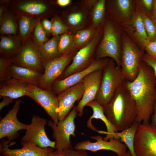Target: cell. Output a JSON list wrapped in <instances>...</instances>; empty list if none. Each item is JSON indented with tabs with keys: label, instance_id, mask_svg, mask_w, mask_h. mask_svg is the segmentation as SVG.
I'll list each match as a JSON object with an SVG mask.
<instances>
[{
	"label": "cell",
	"instance_id": "cell-1",
	"mask_svg": "<svg viewBox=\"0 0 156 156\" xmlns=\"http://www.w3.org/2000/svg\"><path fill=\"white\" fill-rule=\"evenodd\" d=\"M126 81L136 106L135 121L140 124L149 123L156 102V78L153 69L142 61L136 78L131 82Z\"/></svg>",
	"mask_w": 156,
	"mask_h": 156
},
{
	"label": "cell",
	"instance_id": "cell-2",
	"mask_svg": "<svg viewBox=\"0 0 156 156\" xmlns=\"http://www.w3.org/2000/svg\"><path fill=\"white\" fill-rule=\"evenodd\" d=\"M103 110L105 116L118 132L128 128L135 121L136 106L127 87L126 80L103 107Z\"/></svg>",
	"mask_w": 156,
	"mask_h": 156
},
{
	"label": "cell",
	"instance_id": "cell-3",
	"mask_svg": "<svg viewBox=\"0 0 156 156\" xmlns=\"http://www.w3.org/2000/svg\"><path fill=\"white\" fill-rule=\"evenodd\" d=\"M122 29L108 18L103 22L102 37L96 50L94 59L109 57L120 68Z\"/></svg>",
	"mask_w": 156,
	"mask_h": 156
},
{
	"label": "cell",
	"instance_id": "cell-4",
	"mask_svg": "<svg viewBox=\"0 0 156 156\" xmlns=\"http://www.w3.org/2000/svg\"><path fill=\"white\" fill-rule=\"evenodd\" d=\"M145 53L123 31L120 69L126 81L131 82L136 78L140 64Z\"/></svg>",
	"mask_w": 156,
	"mask_h": 156
},
{
	"label": "cell",
	"instance_id": "cell-5",
	"mask_svg": "<svg viewBox=\"0 0 156 156\" xmlns=\"http://www.w3.org/2000/svg\"><path fill=\"white\" fill-rule=\"evenodd\" d=\"M103 23L97 28L92 39L77 52L71 63L57 79H62L76 73L86 69L94 60L97 47L102 37Z\"/></svg>",
	"mask_w": 156,
	"mask_h": 156
},
{
	"label": "cell",
	"instance_id": "cell-6",
	"mask_svg": "<svg viewBox=\"0 0 156 156\" xmlns=\"http://www.w3.org/2000/svg\"><path fill=\"white\" fill-rule=\"evenodd\" d=\"M125 80L121 69L117 67L113 59H109L103 69L102 79L95 100L104 107Z\"/></svg>",
	"mask_w": 156,
	"mask_h": 156
},
{
	"label": "cell",
	"instance_id": "cell-7",
	"mask_svg": "<svg viewBox=\"0 0 156 156\" xmlns=\"http://www.w3.org/2000/svg\"><path fill=\"white\" fill-rule=\"evenodd\" d=\"M77 115L75 106L64 120L59 121L57 125L52 120L47 122L48 126L53 130L52 136L55 140L56 150H63L72 147L70 138L71 135L76 136L74 120Z\"/></svg>",
	"mask_w": 156,
	"mask_h": 156
},
{
	"label": "cell",
	"instance_id": "cell-8",
	"mask_svg": "<svg viewBox=\"0 0 156 156\" xmlns=\"http://www.w3.org/2000/svg\"><path fill=\"white\" fill-rule=\"evenodd\" d=\"M79 50L75 48L45 64L44 71L38 87L42 89L51 90V88L53 83L58 79L71 63Z\"/></svg>",
	"mask_w": 156,
	"mask_h": 156
},
{
	"label": "cell",
	"instance_id": "cell-9",
	"mask_svg": "<svg viewBox=\"0 0 156 156\" xmlns=\"http://www.w3.org/2000/svg\"><path fill=\"white\" fill-rule=\"evenodd\" d=\"M47 120L33 115L30 123L25 129V134L22 138L21 144L33 143L41 148L51 147L55 149L56 142L48 137L45 129Z\"/></svg>",
	"mask_w": 156,
	"mask_h": 156
},
{
	"label": "cell",
	"instance_id": "cell-10",
	"mask_svg": "<svg viewBox=\"0 0 156 156\" xmlns=\"http://www.w3.org/2000/svg\"><path fill=\"white\" fill-rule=\"evenodd\" d=\"M134 148L136 156H156V127L140 124L135 136Z\"/></svg>",
	"mask_w": 156,
	"mask_h": 156
},
{
	"label": "cell",
	"instance_id": "cell-11",
	"mask_svg": "<svg viewBox=\"0 0 156 156\" xmlns=\"http://www.w3.org/2000/svg\"><path fill=\"white\" fill-rule=\"evenodd\" d=\"M86 106L91 107L93 112L87 122V127L99 133L106 134L103 138L105 141L114 138V134L118 131L105 116L103 107L95 100L90 102Z\"/></svg>",
	"mask_w": 156,
	"mask_h": 156
},
{
	"label": "cell",
	"instance_id": "cell-12",
	"mask_svg": "<svg viewBox=\"0 0 156 156\" xmlns=\"http://www.w3.org/2000/svg\"><path fill=\"white\" fill-rule=\"evenodd\" d=\"M27 96L40 105L55 124H58L59 121L56 112L58 106L57 95L51 90L42 89L38 86L30 84Z\"/></svg>",
	"mask_w": 156,
	"mask_h": 156
},
{
	"label": "cell",
	"instance_id": "cell-13",
	"mask_svg": "<svg viewBox=\"0 0 156 156\" xmlns=\"http://www.w3.org/2000/svg\"><path fill=\"white\" fill-rule=\"evenodd\" d=\"M109 59H94L90 66L83 71L71 75L62 79H57L53 83L51 90L56 95L81 82L88 74L94 71L103 69Z\"/></svg>",
	"mask_w": 156,
	"mask_h": 156
},
{
	"label": "cell",
	"instance_id": "cell-14",
	"mask_svg": "<svg viewBox=\"0 0 156 156\" xmlns=\"http://www.w3.org/2000/svg\"><path fill=\"white\" fill-rule=\"evenodd\" d=\"M13 64L42 74L44 71V64L38 48L30 41H28L21 48Z\"/></svg>",
	"mask_w": 156,
	"mask_h": 156
},
{
	"label": "cell",
	"instance_id": "cell-15",
	"mask_svg": "<svg viewBox=\"0 0 156 156\" xmlns=\"http://www.w3.org/2000/svg\"><path fill=\"white\" fill-rule=\"evenodd\" d=\"M90 138L96 141L91 142L88 140L83 141L76 143L73 148L75 150H83L93 152L109 150L116 153L117 155H123L127 152L126 146L120 139L112 138L107 141L100 135L91 136Z\"/></svg>",
	"mask_w": 156,
	"mask_h": 156
},
{
	"label": "cell",
	"instance_id": "cell-16",
	"mask_svg": "<svg viewBox=\"0 0 156 156\" xmlns=\"http://www.w3.org/2000/svg\"><path fill=\"white\" fill-rule=\"evenodd\" d=\"M90 10L81 2L71 5L64 14V18L70 31H76L88 27L91 19Z\"/></svg>",
	"mask_w": 156,
	"mask_h": 156
},
{
	"label": "cell",
	"instance_id": "cell-17",
	"mask_svg": "<svg viewBox=\"0 0 156 156\" xmlns=\"http://www.w3.org/2000/svg\"><path fill=\"white\" fill-rule=\"evenodd\" d=\"M84 92L81 81L57 96L58 106L56 112L59 121L63 120L68 115L75 103L81 99Z\"/></svg>",
	"mask_w": 156,
	"mask_h": 156
},
{
	"label": "cell",
	"instance_id": "cell-18",
	"mask_svg": "<svg viewBox=\"0 0 156 156\" xmlns=\"http://www.w3.org/2000/svg\"><path fill=\"white\" fill-rule=\"evenodd\" d=\"M107 5L109 18L121 28L131 20L135 12V1H109Z\"/></svg>",
	"mask_w": 156,
	"mask_h": 156
},
{
	"label": "cell",
	"instance_id": "cell-19",
	"mask_svg": "<svg viewBox=\"0 0 156 156\" xmlns=\"http://www.w3.org/2000/svg\"><path fill=\"white\" fill-rule=\"evenodd\" d=\"M103 69L92 72L87 75L81 81L84 92L83 96L75 106L77 114L82 117L84 107L90 102L95 100L100 85Z\"/></svg>",
	"mask_w": 156,
	"mask_h": 156
},
{
	"label": "cell",
	"instance_id": "cell-20",
	"mask_svg": "<svg viewBox=\"0 0 156 156\" xmlns=\"http://www.w3.org/2000/svg\"><path fill=\"white\" fill-rule=\"evenodd\" d=\"M22 101L17 100L12 109L1 120L0 122V139L7 137L11 140L15 137H17V131L25 129L27 125L22 123L17 119V114Z\"/></svg>",
	"mask_w": 156,
	"mask_h": 156
},
{
	"label": "cell",
	"instance_id": "cell-21",
	"mask_svg": "<svg viewBox=\"0 0 156 156\" xmlns=\"http://www.w3.org/2000/svg\"><path fill=\"white\" fill-rule=\"evenodd\" d=\"M122 29L138 47L144 52L146 47L150 41L141 15L138 11L135 10L130 20Z\"/></svg>",
	"mask_w": 156,
	"mask_h": 156
},
{
	"label": "cell",
	"instance_id": "cell-22",
	"mask_svg": "<svg viewBox=\"0 0 156 156\" xmlns=\"http://www.w3.org/2000/svg\"><path fill=\"white\" fill-rule=\"evenodd\" d=\"M10 140H3L0 144V153L3 156H48L53 151L52 148H40L34 144L26 143L21 144L20 148L10 149L8 145Z\"/></svg>",
	"mask_w": 156,
	"mask_h": 156
},
{
	"label": "cell",
	"instance_id": "cell-23",
	"mask_svg": "<svg viewBox=\"0 0 156 156\" xmlns=\"http://www.w3.org/2000/svg\"><path fill=\"white\" fill-rule=\"evenodd\" d=\"M0 95L13 100L27 96L30 84L12 78L5 79L0 83Z\"/></svg>",
	"mask_w": 156,
	"mask_h": 156
},
{
	"label": "cell",
	"instance_id": "cell-24",
	"mask_svg": "<svg viewBox=\"0 0 156 156\" xmlns=\"http://www.w3.org/2000/svg\"><path fill=\"white\" fill-rule=\"evenodd\" d=\"M42 74L33 70L12 64L7 73V79L12 78L38 86Z\"/></svg>",
	"mask_w": 156,
	"mask_h": 156
},
{
	"label": "cell",
	"instance_id": "cell-25",
	"mask_svg": "<svg viewBox=\"0 0 156 156\" xmlns=\"http://www.w3.org/2000/svg\"><path fill=\"white\" fill-rule=\"evenodd\" d=\"M140 123L135 121L128 128L114 134V138L120 139L124 143L132 156H136L134 148V142L136 132Z\"/></svg>",
	"mask_w": 156,
	"mask_h": 156
},
{
	"label": "cell",
	"instance_id": "cell-26",
	"mask_svg": "<svg viewBox=\"0 0 156 156\" xmlns=\"http://www.w3.org/2000/svg\"><path fill=\"white\" fill-rule=\"evenodd\" d=\"M60 36H53L42 45L38 47L44 64L60 56L58 51Z\"/></svg>",
	"mask_w": 156,
	"mask_h": 156
},
{
	"label": "cell",
	"instance_id": "cell-27",
	"mask_svg": "<svg viewBox=\"0 0 156 156\" xmlns=\"http://www.w3.org/2000/svg\"><path fill=\"white\" fill-rule=\"evenodd\" d=\"M135 9L141 15L150 42L156 41V24L151 13L144 9L136 2Z\"/></svg>",
	"mask_w": 156,
	"mask_h": 156
},
{
	"label": "cell",
	"instance_id": "cell-28",
	"mask_svg": "<svg viewBox=\"0 0 156 156\" xmlns=\"http://www.w3.org/2000/svg\"><path fill=\"white\" fill-rule=\"evenodd\" d=\"M21 48H19L15 40L10 37H1L0 41L1 57L14 58L18 56Z\"/></svg>",
	"mask_w": 156,
	"mask_h": 156
},
{
	"label": "cell",
	"instance_id": "cell-29",
	"mask_svg": "<svg viewBox=\"0 0 156 156\" xmlns=\"http://www.w3.org/2000/svg\"><path fill=\"white\" fill-rule=\"evenodd\" d=\"M106 3L105 0H97L91 10L89 26L96 28L104 22L105 19Z\"/></svg>",
	"mask_w": 156,
	"mask_h": 156
},
{
	"label": "cell",
	"instance_id": "cell-30",
	"mask_svg": "<svg viewBox=\"0 0 156 156\" xmlns=\"http://www.w3.org/2000/svg\"><path fill=\"white\" fill-rule=\"evenodd\" d=\"M97 27L93 28L89 26L76 31L73 34L75 47L79 49L88 43L94 37Z\"/></svg>",
	"mask_w": 156,
	"mask_h": 156
},
{
	"label": "cell",
	"instance_id": "cell-31",
	"mask_svg": "<svg viewBox=\"0 0 156 156\" xmlns=\"http://www.w3.org/2000/svg\"><path fill=\"white\" fill-rule=\"evenodd\" d=\"M75 48H77L75 45L73 34L65 33L60 36L58 44V51L59 56Z\"/></svg>",
	"mask_w": 156,
	"mask_h": 156
},
{
	"label": "cell",
	"instance_id": "cell-32",
	"mask_svg": "<svg viewBox=\"0 0 156 156\" xmlns=\"http://www.w3.org/2000/svg\"><path fill=\"white\" fill-rule=\"evenodd\" d=\"M22 11L29 14L38 15L45 12L47 6L44 4L36 1L28 2L22 3L18 6Z\"/></svg>",
	"mask_w": 156,
	"mask_h": 156
},
{
	"label": "cell",
	"instance_id": "cell-33",
	"mask_svg": "<svg viewBox=\"0 0 156 156\" xmlns=\"http://www.w3.org/2000/svg\"><path fill=\"white\" fill-rule=\"evenodd\" d=\"M34 24L31 18L26 15L22 16L19 21L20 34L23 39H26L29 36Z\"/></svg>",
	"mask_w": 156,
	"mask_h": 156
},
{
	"label": "cell",
	"instance_id": "cell-34",
	"mask_svg": "<svg viewBox=\"0 0 156 156\" xmlns=\"http://www.w3.org/2000/svg\"><path fill=\"white\" fill-rule=\"evenodd\" d=\"M47 33L43 29L40 20L36 21L35 26L34 36L36 42L39 47L47 41Z\"/></svg>",
	"mask_w": 156,
	"mask_h": 156
},
{
	"label": "cell",
	"instance_id": "cell-35",
	"mask_svg": "<svg viewBox=\"0 0 156 156\" xmlns=\"http://www.w3.org/2000/svg\"><path fill=\"white\" fill-rule=\"evenodd\" d=\"M65 33L72 34L67 25L60 19L58 18L54 19L52 22L51 29V34L53 36H59L60 34Z\"/></svg>",
	"mask_w": 156,
	"mask_h": 156
},
{
	"label": "cell",
	"instance_id": "cell-36",
	"mask_svg": "<svg viewBox=\"0 0 156 156\" xmlns=\"http://www.w3.org/2000/svg\"><path fill=\"white\" fill-rule=\"evenodd\" d=\"M0 32L3 34H16V26L12 18L7 17L3 19L1 25Z\"/></svg>",
	"mask_w": 156,
	"mask_h": 156
},
{
	"label": "cell",
	"instance_id": "cell-37",
	"mask_svg": "<svg viewBox=\"0 0 156 156\" xmlns=\"http://www.w3.org/2000/svg\"><path fill=\"white\" fill-rule=\"evenodd\" d=\"M15 58L0 59V83L7 79V73L9 67L14 62Z\"/></svg>",
	"mask_w": 156,
	"mask_h": 156
},
{
	"label": "cell",
	"instance_id": "cell-38",
	"mask_svg": "<svg viewBox=\"0 0 156 156\" xmlns=\"http://www.w3.org/2000/svg\"><path fill=\"white\" fill-rule=\"evenodd\" d=\"M142 60L152 68L156 78V57L149 55L145 53Z\"/></svg>",
	"mask_w": 156,
	"mask_h": 156
},
{
	"label": "cell",
	"instance_id": "cell-39",
	"mask_svg": "<svg viewBox=\"0 0 156 156\" xmlns=\"http://www.w3.org/2000/svg\"><path fill=\"white\" fill-rule=\"evenodd\" d=\"M63 151L66 156H89L86 151L75 150L73 147Z\"/></svg>",
	"mask_w": 156,
	"mask_h": 156
},
{
	"label": "cell",
	"instance_id": "cell-40",
	"mask_svg": "<svg viewBox=\"0 0 156 156\" xmlns=\"http://www.w3.org/2000/svg\"><path fill=\"white\" fill-rule=\"evenodd\" d=\"M144 52L149 55L156 57V41L150 42L146 47Z\"/></svg>",
	"mask_w": 156,
	"mask_h": 156
},
{
	"label": "cell",
	"instance_id": "cell-41",
	"mask_svg": "<svg viewBox=\"0 0 156 156\" xmlns=\"http://www.w3.org/2000/svg\"><path fill=\"white\" fill-rule=\"evenodd\" d=\"M136 1L144 9L150 12L152 11L153 2V0H136Z\"/></svg>",
	"mask_w": 156,
	"mask_h": 156
},
{
	"label": "cell",
	"instance_id": "cell-42",
	"mask_svg": "<svg viewBox=\"0 0 156 156\" xmlns=\"http://www.w3.org/2000/svg\"><path fill=\"white\" fill-rule=\"evenodd\" d=\"M42 26L47 33H51L52 22L44 19L41 22Z\"/></svg>",
	"mask_w": 156,
	"mask_h": 156
},
{
	"label": "cell",
	"instance_id": "cell-43",
	"mask_svg": "<svg viewBox=\"0 0 156 156\" xmlns=\"http://www.w3.org/2000/svg\"><path fill=\"white\" fill-rule=\"evenodd\" d=\"M2 101L0 103V110H1L3 107L7 106L12 103L13 99L7 96H3Z\"/></svg>",
	"mask_w": 156,
	"mask_h": 156
},
{
	"label": "cell",
	"instance_id": "cell-44",
	"mask_svg": "<svg viewBox=\"0 0 156 156\" xmlns=\"http://www.w3.org/2000/svg\"><path fill=\"white\" fill-rule=\"evenodd\" d=\"M151 119V123L150 124L152 126L156 127V102L154 106L153 112Z\"/></svg>",
	"mask_w": 156,
	"mask_h": 156
},
{
	"label": "cell",
	"instance_id": "cell-45",
	"mask_svg": "<svg viewBox=\"0 0 156 156\" xmlns=\"http://www.w3.org/2000/svg\"><path fill=\"white\" fill-rule=\"evenodd\" d=\"M48 156H66L63 150H56L51 152Z\"/></svg>",
	"mask_w": 156,
	"mask_h": 156
},
{
	"label": "cell",
	"instance_id": "cell-46",
	"mask_svg": "<svg viewBox=\"0 0 156 156\" xmlns=\"http://www.w3.org/2000/svg\"><path fill=\"white\" fill-rule=\"evenodd\" d=\"M71 2L70 0H57L56 3L59 6L64 7L69 5Z\"/></svg>",
	"mask_w": 156,
	"mask_h": 156
},
{
	"label": "cell",
	"instance_id": "cell-47",
	"mask_svg": "<svg viewBox=\"0 0 156 156\" xmlns=\"http://www.w3.org/2000/svg\"><path fill=\"white\" fill-rule=\"evenodd\" d=\"M151 14L156 24V0H154L153 8L151 11Z\"/></svg>",
	"mask_w": 156,
	"mask_h": 156
},
{
	"label": "cell",
	"instance_id": "cell-48",
	"mask_svg": "<svg viewBox=\"0 0 156 156\" xmlns=\"http://www.w3.org/2000/svg\"><path fill=\"white\" fill-rule=\"evenodd\" d=\"M117 156H132L130 152L128 151L123 155H117Z\"/></svg>",
	"mask_w": 156,
	"mask_h": 156
}]
</instances>
